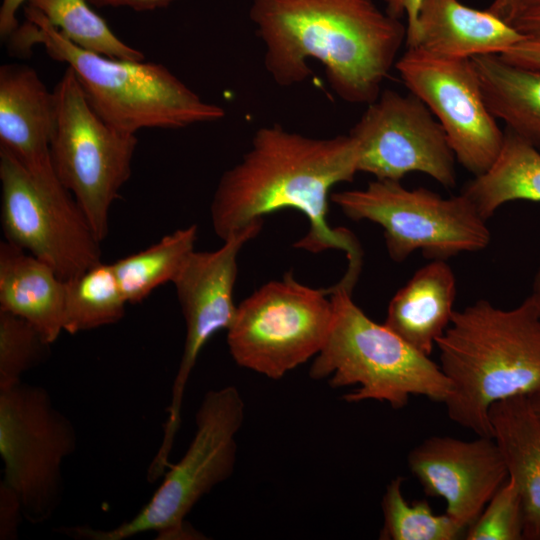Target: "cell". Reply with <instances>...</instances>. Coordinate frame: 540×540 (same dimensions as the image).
<instances>
[{
	"label": "cell",
	"mask_w": 540,
	"mask_h": 540,
	"mask_svg": "<svg viewBox=\"0 0 540 540\" xmlns=\"http://www.w3.org/2000/svg\"><path fill=\"white\" fill-rule=\"evenodd\" d=\"M436 346L448 417L477 436L492 437L493 404L540 391V317L529 297L511 309L481 299L455 311Z\"/></svg>",
	"instance_id": "cell-3"
},
{
	"label": "cell",
	"mask_w": 540,
	"mask_h": 540,
	"mask_svg": "<svg viewBox=\"0 0 540 540\" xmlns=\"http://www.w3.org/2000/svg\"><path fill=\"white\" fill-rule=\"evenodd\" d=\"M330 200L354 221L368 220L384 230L390 258L403 262L420 250L432 260L488 247L491 234L471 201L462 193L450 198L400 181L375 179L363 189L332 193Z\"/></svg>",
	"instance_id": "cell-8"
},
{
	"label": "cell",
	"mask_w": 540,
	"mask_h": 540,
	"mask_svg": "<svg viewBox=\"0 0 540 540\" xmlns=\"http://www.w3.org/2000/svg\"><path fill=\"white\" fill-rule=\"evenodd\" d=\"M492 438L520 492L524 539L540 540V418L529 397L493 404L489 410Z\"/></svg>",
	"instance_id": "cell-20"
},
{
	"label": "cell",
	"mask_w": 540,
	"mask_h": 540,
	"mask_svg": "<svg viewBox=\"0 0 540 540\" xmlns=\"http://www.w3.org/2000/svg\"><path fill=\"white\" fill-rule=\"evenodd\" d=\"M407 463L424 492L444 499L445 513L466 529L508 479L497 443L486 436H432L409 452Z\"/></svg>",
	"instance_id": "cell-15"
},
{
	"label": "cell",
	"mask_w": 540,
	"mask_h": 540,
	"mask_svg": "<svg viewBox=\"0 0 540 540\" xmlns=\"http://www.w3.org/2000/svg\"><path fill=\"white\" fill-rule=\"evenodd\" d=\"M24 517L23 507L16 492L4 481L0 482V539L13 540Z\"/></svg>",
	"instance_id": "cell-29"
},
{
	"label": "cell",
	"mask_w": 540,
	"mask_h": 540,
	"mask_svg": "<svg viewBox=\"0 0 540 540\" xmlns=\"http://www.w3.org/2000/svg\"><path fill=\"white\" fill-rule=\"evenodd\" d=\"M467 540H523L524 511L515 481L508 477L467 528Z\"/></svg>",
	"instance_id": "cell-28"
},
{
	"label": "cell",
	"mask_w": 540,
	"mask_h": 540,
	"mask_svg": "<svg viewBox=\"0 0 540 540\" xmlns=\"http://www.w3.org/2000/svg\"><path fill=\"white\" fill-rule=\"evenodd\" d=\"M536 7H540V0H521L517 15L526 10L536 8Z\"/></svg>",
	"instance_id": "cell-37"
},
{
	"label": "cell",
	"mask_w": 540,
	"mask_h": 540,
	"mask_svg": "<svg viewBox=\"0 0 540 540\" xmlns=\"http://www.w3.org/2000/svg\"><path fill=\"white\" fill-rule=\"evenodd\" d=\"M54 96L37 71L23 64L0 67V146L34 178H58L51 159Z\"/></svg>",
	"instance_id": "cell-16"
},
{
	"label": "cell",
	"mask_w": 540,
	"mask_h": 540,
	"mask_svg": "<svg viewBox=\"0 0 540 540\" xmlns=\"http://www.w3.org/2000/svg\"><path fill=\"white\" fill-rule=\"evenodd\" d=\"M529 397V400L531 402V405L534 409V411L536 412V414L538 415V417L540 418V391L528 396Z\"/></svg>",
	"instance_id": "cell-38"
},
{
	"label": "cell",
	"mask_w": 540,
	"mask_h": 540,
	"mask_svg": "<svg viewBox=\"0 0 540 540\" xmlns=\"http://www.w3.org/2000/svg\"><path fill=\"white\" fill-rule=\"evenodd\" d=\"M524 38L501 54L506 61L540 70V26L522 31Z\"/></svg>",
	"instance_id": "cell-30"
},
{
	"label": "cell",
	"mask_w": 540,
	"mask_h": 540,
	"mask_svg": "<svg viewBox=\"0 0 540 540\" xmlns=\"http://www.w3.org/2000/svg\"><path fill=\"white\" fill-rule=\"evenodd\" d=\"M326 293L299 283L291 271L261 286L237 306L227 329L235 363L277 380L315 357L333 322Z\"/></svg>",
	"instance_id": "cell-9"
},
{
	"label": "cell",
	"mask_w": 540,
	"mask_h": 540,
	"mask_svg": "<svg viewBox=\"0 0 540 540\" xmlns=\"http://www.w3.org/2000/svg\"><path fill=\"white\" fill-rule=\"evenodd\" d=\"M76 445L72 423L44 388L22 381L0 388L2 481L18 495L27 521L45 522L60 505L62 464Z\"/></svg>",
	"instance_id": "cell-10"
},
{
	"label": "cell",
	"mask_w": 540,
	"mask_h": 540,
	"mask_svg": "<svg viewBox=\"0 0 540 540\" xmlns=\"http://www.w3.org/2000/svg\"><path fill=\"white\" fill-rule=\"evenodd\" d=\"M356 173L357 148L349 134L317 138L278 123L262 126L217 184L210 206L214 232L224 241L265 215L296 209L309 228L294 247L311 253L344 251L348 268L340 281L353 289L362 265L361 246L348 229L331 228L327 215L331 189L353 181Z\"/></svg>",
	"instance_id": "cell-1"
},
{
	"label": "cell",
	"mask_w": 540,
	"mask_h": 540,
	"mask_svg": "<svg viewBox=\"0 0 540 540\" xmlns=\"http://www.w3.org/2000/svg\"><path fill=\"white\" fill-rule=\"evenodd\" d=\"M51 159L97 238L109 231V212L132 172L136 134L120 131L92 108L74 71L67 67L53 90Z\"/></svg>",
	"instance_id": "cell-7"
},
{
	"label": "cell",
	"mask_w": 540,
	"mask_h": 540,
	"mask_svg": "<svg viewBox=\"0 0 540 540\" xmlns=\"http://www.w3.org/2000/svg\"><path fill=\"white\" fill-rule=\"evenodd\" d=\"M530 300L532 301L539 317H540V261L537 268V271L534 276L533 284H532V291L531 294L528 296Z\"/></svg>",
	"instance_id": "cell-36"
},
{
	"label": "cell",
	"mask_w": 540,
	"mask_h": 540,
	"mask_svg": "<svg viewBox=\"0 0 540 540\" xmlns=\"http://www.w3.org/2000/svg\"><path fill=\"white\" fill-rule=\"evenodd\" d=\"M29 0H2L0 6V36L8 40L17 30L19 23L17 12L19 8Z\"/></svg>",
	"instance_id": "cell-32"
},
{
	"label": "cell",
	"mask_w": 540,
	"mask_h": 540,
	"mask_svg": "<svg viewBox=\"0 0 540 540\" xmlns=\"http://www.w3.org/2000/svg\"><path fill=\"white\" fill-rule=\"evenodd\" d=\"M456 278L445 260L418 269L389 302L384 325L430 356L454 315Z\"/></svg>",
	"instance_id": "cell-18"
},
{
	"label": "cell",
	"mask_w": 540,
	"mask_h": 540,
	"mask_svg": "<svg viewBox=\"0 0 540 540\" xmlns=\"http://www.w3.org/2000/svg\"><path fill=\"white\" fill-rule=\"evenodd\" d=\"M358 172L400 181L420 172L446 188L456 185L455 155L447 136L416 95L382 90L351 128Z\"/></svg>",
	"instance_id": "cell-12"
},
{
	"label": "cell",
	"mask_w": 540,
	"mask_h": 540,
	"mask_svg": "<svg viewBox=\"0 0 540 540\" xmlns=\"http://www.w3.org/2000/svg\"><path fill=\"white\" fill-rule=\"evenodd\" d=\"M386 4V13L390 16L401 19L403 16L407 18L406 25V42L409 41L415 34L417 26L418 10L422 0H384ZM405 42V43H406Z\"/></svg>",
	"instance_id": "cell-31"
},
{
	"label": "cell",
	"mask_w": 540,
	"mask_h": 540,
	"mask_svg": "<svg viewBox=\"0 0 540 540\" xmlns=\"http://www.w3.org/2000/svg\"><path fill=\"white\" fill-rule=\"evenodd\" d=\"M402 477L390 481L382 497V540H458L466 528L448 514H435L426 500L409 503L402 492Z\"/></svg>",
	"instance_id": "cell-26"
},
{
	"label": "cell",
	"mask_w": 540,
	"mask_h": 540,
	"mask_svg": "<svg viewBox=\"0 0 540 540\" xmlns=\"http://www.w3.org/2000/svg\"><path fill=\"white\" fill-rule=\"evenodd\" d=\"M1 224L6 241L70 280L101 262V241L60 180L32 177L0 146Z\"/></svg>",
	"instance_id": "cell-11"
},
{
	"label": "cell",
	"mask_w": 540,
	"mask_h": 540,
	"mask_svg": "<svg viewBox=\"0 0 540 540\" xmlns=\"http://www.w3.org/2000/svg\"><path fill=\"white\" fill-rule=\"evenodd\" d=\"M327 292L333 322L310 367L312 379L326 378L333 388L358 385L344 396L349 403L377 400L401 409L412 395L445 402L451 385L440 366L370 319L354 303L350 289L337 283Z\"/></svg>",
	"instance_id": "cell-5"
},
{
	"label": "cell",
	"mask_w": 540,
	"mask_h": 540,
	"mask_svg": "<svg viewBox=\"0 0 540 540\" xmlns=\"http://www.w3.org/2000/svg\"><path fill=\"white\" fill-rule=\"evenodd\" d=\"M88 3V0H29L27 5L43 14L81 49L111 58L145 60L144 54L114 34Z\"/></svg>",
	"instance_id": "cell-25"
},
{
	"label": "cell",
	"mask_w": 540,
	"mask_h": 540,
	"mask_svg": "<svg viewBox=\"0 0 540 540\" xmlns=\"http://www.w3.org/2000/svg\"><path fill=\"white\" fill-rule=\"evenodd\" d=\"M126 304L112 263L101 261L65 281L63 330L76 334L117 323Z\"/></svg>",
	"instance_id": "cell-24"
},
{
	"label": "cell",
	"mask_w": 540,
	"mask_h": 540,
	"mask_svg": "<svg viewBox=\"0 0 540 540\" xmlns=\"http://www.w3.org/2000/svg\"><path fill=\"white\" fill-rule=\"evenodd\" d=\"M65 281L24 249L0 243V310L29 321L53 344L63 330Z\"/></svg>",
	"instance_id": "cell-19"
},
{
	"label": "cell",
	"mask_w": 540,
	"mask_h": 540,
	"mask_svg": "<svg viewBox=\"0 0 540 540\" xmlns=\"http://www.w3.org/2000/svg\"><path fill=\"white\" fill-rule=\"evenodd\" d=\"M263 220L232 234L214 251H193L172 282L184 316L186 337L180 365L171 393L162 443L156 453L168 460L181 424L185 388L198 356L218 331L228 329L236 315L233 289L237 278L238 254L262 230Z\"/></svg>",
	"instance_id": "cell-14"
},
{
	"label": "cell",
	"mask_w": 540,
	"mask_h": 540,
	"mask_svg": "<svg viewBox=\"0 0 540 540\" xmlns=\"http://www.w3.org/2000/svg\"><path fill=\"white\" fill-rule=\"evenodd\" d=\"M26 22L8 39L16 52L42 46L71 68L95 112L112 127L136 134L144 128L179 129L225 117L223 107L201 98L166 66L106 57L79 48L39 11L24 9Z\"/></svg>",
	"instance_id": "cell-4"
},
{
	"label": "cell",
	"mask_w": 540,
	"mask_h": 540,
	"mask_svg": "<svg viewBox=\"0 0 540 540\" xmlns=\"http://www.w3.org/2000/svg\"><path fill=\"white\" fill-rule=\"evenodd\" d=\"M49 344L26 319L0 310V388L21 381V376L45 361Z\"/></svg>",
	"instance_id": "cell-27"
},
{
	"label": "cell",
	"mask_w": 540,
	"mask_h": 540,
	"mask_svg": "<svg viewBox=\"0 0 540 540\" xmlns=\"http://www.w3.org/2000/svg\"><path fill=\"white\" fill-rule=\"evenodd\" d=\"M249 16L278 86L304 82L316 60L333 92L352 104L378 98L406 42V25L373 0H252Z\"/></svg>",
	"instance_id": "cell-2"
},
{
	"label": "cell",
	"mask_w": 540,
	"mask_h": 540,
	"mask_svg": "<svg viewBox=\"0 0 540 540\" xmlns=\"http://www.w3.org/2000/svg\"><path fill=\"white\" fill-rule=\"evenodd\" d=\"M395 67L442 126L456 160L474 176L494 163L504 131L488 109L471 59L407 48Z\"/></svg>",
	"instance_id": "cell-13"
},
{
	"label": "cell",
	"mask_w": 540,
	"mask_h": 540,
	"mask_svg": "<svg viewBox=\"0 0 540 540\" xmlns=\"http://www.w3.org/2000/svg\"><path fill=\"white\" fill-rule=\"evenodd\" d=\"M512 25L520 31L540 26V7L532 8L518 14Z\"/></svg>",
	"instance_id": "cell-35"
},
{
	"label": "cell",
	"mask_w": 540,
	"mask_h": 540,
	"mask_svg": "<svg viewBox=\"0 0 540 540\" xmlns=\"http://www.w3.org/2000/svg\"><path fill=\"white\" fill-rule=\"evenodd\" d=\"M471 60L492 115L540 151V70L512 64L499 54Z\"/></svg>",
	"instance_id": "cell-21"
},
{
	"label": "cell",
	"mask_w": 540,
	"mask_h": 540,
	"mask_svg": "<svg viewBox=\"0 0 540 540\" xmlns=\"http://www.w3.org/2000/svg\"><path fill=\"white\" fill-rule=\"evenodd\" d=\"M177 0H88L98 7H127L136 11L163 8Z\"/></svg>",
	"instance_id": "cell-33"
},
{
	"label": "cell",
	"mask_w": 540,
	"mask_h": 540,
	"mask_svg": "<svg viewBox=\"0 0 540 540\" xmlns=\"http://www.w3.org/2000/svg\"><path fill=\"white\" fill-rule=\"evenodd\" d=\"M244 416L245 404L235 386L208 391L195 415L188 449L178 463L169 465L161 485L132 519L109 530L76 526L59 532L82 540H124L148 531L163 539H198L185 518L204 495L232 475Z\"/></svg>",
	"instance_id": "cell-6"
},
{
	"label": "cell",
	"mask_w": 540,
	"mask_h": 540,
	"mask_svg": "<svg viewBox=\"0 0 540 540\" xmlns=\"http://www.w3.org/2000/svg\"><path fill=\"white\" fill-rule=\"evenodd\" d=\"M520 1L521 0H494L488 10L504 21L512 24L518 13Z\"/></svg>",
	"instance_id": "cell-34"
},
{
	"label": "cell",
	"mask_w": 540,
	"mask_h": 540,
	"mask_svg": "<svg viewBox=\"0 0 540 540\" xmlns=\"http://www.w3.org/2000/svg\"><path fill=\"white\" fill-rule=\"evenodd\" d=\"M197 233L196 224L177 229L148 248L112 263L128 304L140 303L157 287L174 281L195 250Z\"/></svg>",
	"instance_id": "cell-23"
},
{
	"label": "cell",
	"mask_w": 540,
	"mask_h": 540,
	"mask_svg": "<svg viewBox=\"0 0 540 540\" xmlns=\"http://www.w3.org/2000/svg\"><path fill=\"white\" fill-rule=\"evenodd\" d=\"M461 193L486 221L507 202H540V151L505 128L503 145L494 163L483 174L474 176Z\"/></svg>",
	"instance_id": "cell-22"
},
{
	"label": "cell",
	"mask_w": 540,
	"mask_h": 540,
	"mask_svg": "<svg viewBox=\"0 0 540 540\" xmlns=\"http://www.w3.org/2000/svg\"><path fill=\"white\" fill-rule=\"evenodd\" d=\"M524 38V33L487 10L460 0H422L414 36L407 48L436 56L467 58L499 54Z\"/></svg>",
	"instance_id": "cell-17"
}]
</instances>
